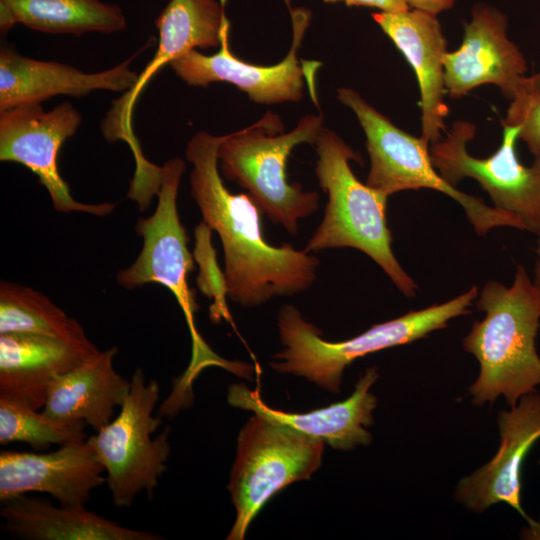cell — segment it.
<instances>
[{
    "mask_svg": "<svg viewBox=\"0 0 540 540\" xmlns=\"http://www.w3.org/2000/svg\"><path fill=\"white\" fill-rule=\"evenodd\" d=\"M81 121L80 112L69 101L49 111L41 103H29L0 112V161L19 163L35 174L57 212L102 217L111 214L116 205L77 201L58 169L61 146L76 134Z\"/></svg>",
    "mask_w": 540,
    "mask_h": 540,
    "instance_id": "12",
    "label": "cell"
},
{
    "mask_svg": "<svg viewBox=\"0 0 540 540\" xmlns=\"http://www.w3.org/2000/svg\"><path fill=\"white\" fill-rule=\"evenodd\" d=\"M139 51L118 65L87 73L68 64L26 57L3 43L0 48V112L18 105L41 103L56 95L82 97L96 90H130L139 74L130 64Z\"/></svg>",
    "mask_w": 540,
    "mask_h": 540,
    "instance_id": "17",
    "label": "cell"
},
{
    "mask_svg": "<svg viewBox=\"0 0 540 540\" xmlns=\"http://www.w3.org/2000/svg\"><path fill=\"white\" fill-rule=\"evenodd\" d=\"M17 24L47 34H111L126 29L123 10L100 0H0V33Z\"/></svg>",
    "mask_w": 540,
    "mask_h": 540,
    "instance_id": "23",
    "label": "cell"
},
{
    "mask_svg": "<svg viewBox=\"0 0 540 540\" xmlns=\"http://www.w3.org/2000/svg\"><path fill=\"white\" fill-rule=\"evenodd\" d=\"M185 169V162L178 157L169 159L162 166L156 209L149 217L139 218L135 227L137 234L143 238L142 249L129 267L117 273L116 280L128 290L148 283H159L176 298L190 331L192 359L174 390L179 395L190 396L192 382L207 367H221L248 380L254 369L247 363L229 361L218 356L196 328L195 313L199 306L187 281L189 273L194 269V261L187 246L189 238L177 209V196Z\"/></svg>",
    "mask_w": 540,
    "mask_h": 540,
    "instance_id": "5",
    "label": "cell"
},
{
    "mask_svg": "<svg viewBox=\"0 0 540 540\" xmlns=\"http://www.w3.org/2000/svg\"><path fill=\"white\" fill-rule=\"evenodd\" d=\"M323 128L321 115L302 117L296 127L283 132L277 114L267 112L256 123L225 135L218 149L220 174L247 190L262 215L295 235L299 220L319 208V195L305 192L299 183H289L287 159L303 143L314 145Z\"/></svg>",
    "mask_w": 540,
    "mask_h": 540,
    "instance_id": "6",
    "label": "cell"
},
{
    "mask_svg": "<svg viewBox=\"0 0 540 540\" xmlns=\"http://www.w3.org/2000/svg\"><path fill=\"white\" fill-rule=\"evenodd\" d=\"M372 18L415 72L420 88L421 137L429 144L441 140L449 113L444 71L447 41L437 15L409 8L373 13Z\"/></svg>",
    "mask_w": 540,
    "mask_h": 540,
    "instance_id": "19",
    "label": "cell"
},
{
    "mask_svg": "<svg viewBox=\"0 0 540 540\" xmlns=\"http://www.w3.org/2000/svg\"><path fill=\"white\" fill-rule=\"evenodd\" d=\"M536 259L534 265V278L533 283L536 286L540 294V234L538 235L537 246H536Z\"/></svg>",
    "mask_w": 540,
    "mask_h": 540,
    "instance_id": "31",
    "label": "cell"
},
{
    "mask_svg": "<svg viewBox=\"0 0 540 540\" xmlns=\"http://www.w3.org/2000/svg\"><path fill=\"white\" fill-rule=\"evenodd\" d=\"M212 230L202 221L195 228L194 259L199 266L197 286L199 290L212 300L210 318L213 322L225 319L232 323L226 302L228 297L225 273L222 272L216 260V250L211 242Z\"/></svg>",
    "mask_w": 540,
    "mask_h": 540,
    "instance_id": "26",
    "label": "cell"
},
{
    "mask_svg": "<svg viewBox=\"0 0 540 540\" xmlns=\"http://www.w3.org/2000/svg\"><path fill=\"white\" fill-rule=\"evenodd\" d=\"M36 333L77 344L93 343L82 325L37 290L0 282V334Z\"/></svg>",
    "mask_w": 540,
    "mask_h": 540,
    "instance_id": "24",
    "label": "cell"
},
{
    "mask_svg": "<svg viewBox=\"0 0 540 540\" xmlns=\"http://www.w3.org/2000/svg\"><path fill=\"white\" fill-rule=\"evenodd\" d=\"M326 3L343 2L347 6L377 8L381 12H396L409 9L405 0H323Z\"/></svg>",
    "mask_w": 540,
    "mask_h": 540,
    "instance_id": "28",
    "label": "cell"
},
{
    "mask_svg": "<svg viewBox=\"0 0 540 540\" xmlns=\"http://www.w3.org/2000/svg\"><path fill=\"white\" fill-rule=\"evenodd\" d=\"M5 529L27 540H160L162 536L128 528L85 508L56 506L46 498L19 495L2 500Z\"/></svg>",
    "mask_w": 540,
    "mask_h": 540,
    "instance_id": "22",
    "label": "cell"
},
{
    "mask_svg": "<svg viewBox=\"0 0 540 540\" xmlns=\"http://www.w3.org/2000/svg\"><path fill=\"white\" fill-rule=\"evenodd\" d=\"M315 175L328 196L324 215L305 250L310 253L335 248H354L369 256L407 297H415L418 286L402 268L392 250L387 225L388 196L360 182L350 160L360 156L335 132L325 128L315 143Z\"/></svg>",
    "mask_w": 540,
    "mask_h": 540,
    "instance_id": "4",
    "label": "cell"
},
{
    "mask_svg": "<svg viewBox=\"0 0 540 540\" xmlns=\"http://www.w3.org/2000/svg\"><path fill=\"white\" fill-rule=\"evenodd\" d=\"M337 97L354 112L364 131L370 158L366 180L369 187L388 197L396 192L422 188L442 192L460 204L480 236L496 227L525 230L516 217L446 182L433 166L430 144L423 137L398 128L351 88L338 89Z\"/></svg>",
    "mask_w": 540,
    "mask_h": 540,
    "instance_id": "8",
    "label": "cell"
},
{
    "mask_svg": "<svg viewBox=\"0 0 540 540\" xmlns=\"http://www.w3.org/2000/svg\"><path fill=\"white\" fill-rule=\"evenodd\" d=\"M98 351L43 334H0V397L43 409L51 383Z\"/></svg>",
    "mask_w": 540,
    "mask_h": 540,
    "instance_id": "20",
    "label": "cell"
},
{
    "mask_svg": "<svg viewBox=\"0 0 540 540\" xmlns=\"http://www.w3.org/2000/svg\"><path fill=\"white\" fill-rule=\"evenodd\" d=\"M525 85L528 88L540 93V71L530 77L527 76Z\"/></svg>",
    "mask_w": 540,
    "mask_h": 540,
    "instance_id": "32",
    "label": "cell"
},
{
    "mask_svg": "<svg viewBox=\"0 0 540 540\" xmlns=\"http://www.w3.org/2000/svg\"><path fill=\"white\" fill-rule=\"evenodd\" d=\"M293 37L287 56L271 66L250 64L234 56L230 49L228 23L222 33L220 49L213 55L191 50L169 63L175 74L190 86H208L227 82L245 92L261 104L299 101L303 96L306 69L297 58L305 31L310 22V12L292 9Z\"/></svg>",
    "mask_w": 540,
    "mask_h": 540,
    "instance_id": "13",
    "label": "cell"
},
{
    "mask_svg": "<svg viewBox=\"0 0 540 540\" xmlns=\"http://www.w3.org/2000/svg\"><path fill=\"white\" fill-rule=\"evenodd\" d=\"M502 124L519 126V138L534 156H540L539 92L524 85V88L511 100Z\"/></svg>",
    "mask_w": 540,
    "mask_h": 540,
    "instance_id": "27",
    "label": "cell"
},
{
    "mask_svg": "<svg viewBox=\"0 0 540 540\" xmlns=\"http://www.w3.org/2000/svg\"><path fill=\"white\" fill-rule=\"evenodd\" d=\"M84 421H63L5 397H0V444H28L34 451L52 445L83 442L88 439Z\"/></svg>",
    "mask_w": 540,
    "mask_h": 540,
    "instance_id": "25",
    "label": "cell"
},
{
    "mask_svg": "<svg viewBox=\"0 0 540 540\" xmlns=\"http://www.w3.org/2000/svg\"><path fill=\"white\" fill-rule=\"evenodd\" d=\"M116 346L99 350L50 385L43 407L47 416L63 421H84L95 431L107 425L121 407L130 381L114 368Z\"/></svg>",
    "mask_w": 540,
    "mask_h": 540,
    "instance_id": "21",
    "label": "cell"
},
{
    "mask_svg": "<svg viewBox=\"0 0 540 540\" xmlns=\"http://www.w3.org/2000/svg\"><path fill=\"white\" fill-rule=\"evenodd\" d=\"M500 444L493 458L457 484L454 499L474 513L506 504L525 520L521 502L522 466L540 439V393L524 395L509 410L498 414Z\"/></svg>",
    "mask_w": 540,
    "mask_h": 540,
    "instance_id": "15",
    "label": "cell"
},
{
    "mask_svg": "<svg viewBox=\"0 0 540 540\" xmlns=\"http://www.w3.org/2000/svg\"><path fill=\"white\" fill-rule=\"evenodd\" d=\"M410 9L421 10L434 15L450 9L454 0H405Z\"/></svg>",
    "mask_w": 540,
    "mask_h": 540,
    "instance_id": "29",
    "label": "cell"
},
{
    "mask_svg": "<svg viewBox=\"0 0 540 540\" xmlns=\"http://www.w3.org/2000/svg\"><path fill=\"white\" fill-rule=\"evenodd\" d=\"M478 296L476 307L485 316L462 340L463 349L479 364L468 392L476 406L493 404L502 396L512 407L540 386V294L518 265L510 286L489 281Z\"/></svg>",
    "mask_w": 540,
    "mask_h": 540,
    "instance_id": "2",
    "label": "cell"
},
{
    "mask_svg": "<svg viewBox=\"0 0 540 540\" xmlns=\"http://www.w3.org/2000/svg\"><path fill=\"white\" fill-rule=\"evenodd\" d=\"M520 128L503 124L502 141L486 158L469 154L467 143L475 135L474 124L456 121L446 137L430 147V158L440 176L455 186L464 178L476 180L489 195L493 207L519 219L526 231L540 234V156L526 166L516 153Z\"/></svg>",
    "mask_w": 540,
    "mask_h": 540,
    "instance_id": "11",
    "label": "cell"
},
{
    "mask_svg": "<svg viewBox=\"0 0 540 540\" xmlns=\"http://www.w3.org/2000/svg\"><path fill=\"white\" fill-rule=\"evenodd\" d=\"M506 30V17L498 9L474 5L460 47L444 56L445 88L451 98L493 84L511 101L524 88L527 63Z\"/></svg>",
    "mask_w": 540,
    "mask_h": 540,
    "instance_id": "14",
    "label": "cell"
},
{
    "mask_svg": "<svg viewBox=\"0 0 540 540\" xmlns=\"http://www.w3.org/2000/svg\"><path fill=\"white\" fill-rule=\"evenodd\" d=\"M224 138L199 131L188 141L185 155L192 164L190 194L222 244L228 298L254 308L308 290L317 280L319 258L291 244L274 246L265 240L262 213L254 201L247 193H231L223 183L218 149Z\"/></svg>",
    "mask_w": 540,
    "mask_h": 540,
    "instance_id": "1",
    "label": "cell"
},
{
    "mask_svg": "<svg viewBox=\"0 0 540 540\" xmlns=\"http://www.w3.org/2000/svg\"><path fill=\"white\" fill-rule=\"evenodd\" d=\"M104 472L87 440L46 453L2 450L0 501L37 492L64 506H85L92 491L106 482Z\"/></svg>",
    "mask_w": 540,
    "mask_h": 540,
    "instance_id": "16",
    "label": "cell"
},
{
    "mask_svg": "<svg viewBox=\"0 0 540 540\" xmlns=\"http://www.w3.org/2000/svg\"><path fill=\"white\" fill-rule=\"evenodd\" d=\"M324 444L254 413L237 438L228 484L236 516L227 539H244L274 495L291 483L309 480L321 466Z\"/></svg>",
    "mask_w": 540,
    "mask_h": 540,
    "instance_id": "9",
    "label": "cell"
},
{
    "mask_svg": "<svg viewBox=\"0 0 540 540\" xmlns=\"http://www.w3.org/2000/svg\"><path fill=\"white\" fill-rule=\"evenodd\" d=\"M378 378V368L368 367L348 398L306 413L274 409L263 401L258 389L251 390L243 383H234L228 387L227 402L235 408L258 413L321 440L334 449L349 451L369 445L372 441V434L367 428L374 422L373 411L378 400L371 388Z\"/></svg>",
    "mask_w": 540,
    "mask_h": 540,
    "instance_id": "18",
    "label": "cell"
},
{
    "mask_svg": "<svg viewBox=\"0 0 540 540\" xmlns=\"http://www.w3.org/2000/svg\"><path fill=\"white\" fill-rule=\"evenodd\" d=\"M527 525L521 530L520 538L525 540H540V517L532 519L529 517Z\"/></svg>",
    "mask_w": 540,
    "mask_h": 540,
    "instance_id": "30",
    "label": "cell"
},
{
    "mask_svg": "<svg viewBox=\"0 0 540 540\" xmlns=\"http://www.w3.org/2000/svg\"><path fill=\"white\" fill-rule=\"evenodd\" d=\"M477 286L444 303L412 310L397 318L374 324L365 332L343 341L322 338L320 329L308 322L291 304L281 306L277 327L282 349L273 356L271 368L304 377L331 393H339L345 369L355 360L388 348L410 344L444 329L470 312L478 296Z\"/></svg>",
    "mask_w": 540,
    "mask_h": 540,
    "instance_id": "3",
    "label": "cell"
},
{
    "mask_svg": "<svg viewBox=\"0 0 540 540\" xmlns=\"http://www.w3.org/2000/svg\"><path fill=\"white\" fill-rule=\"evenodd\" d=\"M159 396L158 382L146 381L142 369L137 368L118 416L87 439L104 466L106 483L118 508L131 506L142 492L151 499L166 471L170 428L152 437L162 423V416L153 415Z\"/></svg>",
    "mask_w": 540,
    "mask_h": 540,
    "instance_id": "10",
    "label": "cell"
},
{
    "mask_svg": "<svg viewBox=\"0 0 540 540\" xmlns=\"http://www.w3.org/2000/svg\"><path fill=\"white\" fill-rule=\"evenodd\" d=\"M229 23L224 0H170L155 25L159 33L158 46L150 62L139 74L134 86L112 102L100 128L106 141L125 142L132 151L135 172L130 182L128 198L139 206L150 205L158 194L162 166L147 160L133 129L135 103L153 75L179 56L196 48L220 47L222 33Z\"/></svg>",
    "mask_w": 540,
    "mask_h": 540,
    "instance_id": "7",
    "label": "cell"
}]
</instances>
